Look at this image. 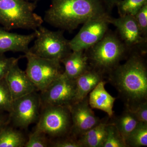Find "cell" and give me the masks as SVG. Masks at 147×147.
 Segmentation results:
<instances>
[{"instance_id": "obj_1", "label": "cell", "mask_w": 147, "mask_h": 147, "mask_svg": "<svg viewBox=\"0 0 147 147\" xmlns=\"http://www.w3.org/2000/svg\"><path fill=\"white\" fill-rule=\"evenodd\" d=\"M110 80L131 110L147 101V69L139 54L131 55L125 63L110 73Z\"/></svg>"}, {"instance_id": "obj_2", "label": "cell", "mask_w": 147, "mask_h": 147, "mask_svg": "<svg viewBox=\"0 0 147 147\" xmlns=\"http://www.w3.org/2000/svg\"><path fill=\"white\" fill-rule=\"evenodd\" d=\"M101 0H51L43 20L63 31H73L90 18L108 13Z\"/></svg>"}, {"instance_id": "obj_3", "label": "cell", "mask_w": 147, "mask_h": 147, "mask_svg": "<svg viewBox=\"0 0 147 147\" xmlns=\"http://www.w3.org/2000/svg\"><path fill=\"white\" fill-rule=\"evenodd\" d=\"M35 3L27 0H0V25L7 30H35L43 19L35 12Z\"/></svg>"}, {"instance_id": "obj_4", "label": "cell", "mask_w": 147, "mask_h": 147, "mask_svg": "<svg viewBox=\"0 0 147 147\" xmlns=\"http://www.w3.org/2000/svg\"><path fill=\"white\" fill-rule=\"evenodd\" d=\"M127 48L116 35L107 33L86 54L92 68L102 74L110 73L119 65Z\"/></svg>"}, {"instance_id": "obj_5", "label": "cell", "mask_w": 147, "mask_h": 147, "mask_svg": "<svg viewBox=\"0 0 147 147\" xmlns=\"http://www.w3.org/2000/svg\"><path fill=\"white\" fill-rule=\"evenodd\" d=\"M34 31V44L29 50L32 54L61 62L71 52L69 40L64 36L63 31H53L41 26Z\"/></svg>"}, {"instance_id": "obj_6", "label": "cell", "mask_w": 147, "mask_h": 147, "mask_svg": "<svg viewBox=\"0 0 147 147\" xmlns=\"http://www.w3.org/2000/svg\"><path fill=\"white\" fill-rule=\"evenodd\" d=\"M71 127L69 106L47 105L42 107L35 129L50 137L60 138L71 133Z\"/></svg>"}, {"instance_id": "obj_7", "label": "cell", "mask_w": 147, "mask_h": 147, "mask_svg": "<svg viewBox=\"0 0 147 147\" xmlns=\"http://www.w3.org/2000/svg\"><path fill=\"white\" fill-rule=\"evenodd\" d=\"M24 57L27 60L25 71L40 92L45 90L63 72L60 61L41 57L29 52Z\"/></svg>"}, {"instance_id": "obj_8", "label": "cell", "mask_w": 147, "mask_h": 147, "mask_svg": "<svg viewBox=\"0 0 147 147\" xmlns=\"http://www.w3.org/2000/svg\"><path fill=\"white\" fill-rule=\"evenodd\" d=\"M110 15L105 13L90 18L84 23L79 32L69 40L71 51H85L95 45L107 34Z\"/></svg>"}, {"instance_id": "obj_9", "label": "cell", "mask_w": 147, "mask_h": 147, "mask_svg": "<svg viewBox=\"0 0 147 147\" xmlns=\"http://www.w3.org/2000/svg\"><path fill=\"white\" fill-rule=\"evenodd\" d=\"M40 95L33 92L13 100L9 120L14 126L27 128L38 120L41 108Z\"/></svg>"}, {"instance_id": "obj_10", "label": "cell", "mask_w": 147, "mask_h": 147, "mask_svg": "<svg viewBox=\"0 0 147 147\" xmlns=\"http://www.w3.org/2000/svg\"><path fill=\"white\" fill-rule=\"evenodd\" d=\"M39 95L41 107L47 105L69 106L75 101V80L69 79L63 72Z\"/></svg>"}, {"instance_id": "obj_11", "label": "cell", "mask_w": 147, "mask_h": 147, "mask_svg": "<svg viewBox=\"0 0 147 147\" xmlns=\"http://www.w3.org/2000/svg\"><path fill=\"white\" fill-rule=\"evenodd\" d=\"M69 108L71 120V133L77 139L102 121L92 110L88 96L81 101L71 104Z\"/></svg>"}, {"instance_id": "obj_12", "label": "cell", "mask_w": 147, "mask_h": 147, "mask_svg": "<svg viewBox=\"0 0 147 147\" xmlns=\"http://www.w3.org/2000/svg\"><path fill=\"white\" fill-rule=\"evenodd\" d=\"M108 21L117 28L121 40L127 49L146 43L147 38L142 35L134 16L125 15L117 18L110 16Z\"/></svg>"}, {"instance_id": "obj_13", "label": "cell", "mask_w": 147, "mask_h": 147, "mask_svg": "<svg viewBox=\"0 0 147 147\" xmlns=\"http://www.w3.org/2000/svg\"><path fill=\"white\" fill-rule=\"evenodd\" d=\"M5 79L13 100L37 90L26 71L19 67L18 63L12 66Z\"/></svg>"}, {"instance_id": "obj_14", "label": "cell", "mask_w": 147, "mask_h": 147, "mask_svg": "<svg viewBox=\"0 0 147 147\" xmlns=\"http://www.w3.org/2000/svg\"><path fill=\"white\" fill-rule=\"evenodd\" d=\"M36 37L35 32L30 34L24 35L10 32L0 27V55L6 52H29V45Z\"/></svg>"}, {"instance_id": "obj_15", "label": "cell", "mask_w": 147, "mask_h": 147, "mask_svg": "<svg viewBox=\"0 0 147 147\" xmlns=\"http://www.w3.org/2000/svg\"><path fill=\"white\" fill-rule=\"evenodd\" d=\"M105 84L106 82L102 80L90 93L89 104L92 109L102 110L111 118L114 115L113 107L116 98L105 90Z\"/></svg>"}, {"instance_id": "obj_16", "label": "cell", "mask_w": 147, "mask_h": 147, "mask_svg": "<svg viewBox=\"0 0 147 147\" xmlns=\"http://www.w3.org/2000/svg\"><path fill=\"white\" fill-rule=\"evenodd\" d=\"M102 80V74L94 68L89 67L75 80L76 95L74 102L81 101L87 97Z\"/></svg>"}, {"instance_id": "obj_17", "label": "cell", "mask_w": 147, "mask_h": 147, "mask_svg": "<svg viewBox=\"0 0 147 147\" xmlns=\"http://www.w3.org/2000/svg\"><path fill=\"white\" fill-rule=\"evenodd\" d=\"M61 62L64 65V74L72 80H75L89 67L88 59L84 51H71Z\"/></svg>"}, {"instance_id": "obj_18", "label": "cell", "mask_w": 147, "mask_h": 147, "mask_svg": "<svg viewBox=\"0 0 147 147\" xmlns=\"http://www.w3.org/2000/svg\"><path fill=\"white\" fill-rule=\"evenodd\" d=\"M107 121H102L79 136L83 147H102L107 135Z\"/></svg>"}, {"instance_id": "obj_19", "label": "cell", "mask_w": 147, "mask_h": 147, "mask_svg": "<svg viewBox=\"0 0 147 147\" xmlns=\"http://www.w3.org/2000/svg\"><path fill=\"white\" fill-rule=\"evenodd\" d=\"M139 122L132 110L127 108L121 115L116 118L113 122L125 142L127 138Z\"/></svg>"}, {"instance_id": "obj_20", "label": "cell", "mask_w": 147, "mask_h": 147, "mask_svg": "<svg viewBox=\"0 0 147 147\" xmlns=\"http://www.w3.org/2000/svg\"><path fill=\"white\" fill-rule=\"evenodd\" d=\"M26 141L22 132L7 125L0 131V147H24Z\"/></svg>"}, {"instance_id": "obj_21", "label": "cell", "mask_w": 147, "mask_h": 147, "mask_svg": "<svg viewBox=\"0 0 147 147\" xmlns=\"http://www.w3.org/2000/svg\"><path fill=\"white\" fill-rule=\"evenodd\" d=\"M127 147L147 146V123L140 122L131 131L125 141Z\"/></svg>"}, {"instance_id": "obj_22", "label": "cell", "mask_w": 147, "mask_h": 147, "mask_svg": "<svg viewBox=\"0 0 147 147\" xmlns=\"http://www.w3.org/2000/svg\"><path fill=\"white\" fill-rule=\"evenodd\" d=\"M147 3V0H121L117 4L119 16H134L142 7Z\"/></svg>"}, {"instance_id": "obj_23", "label": "cell", "mask_w": 147, "mask_h": 147, "mask_svg": "<svg viewBox=\"0 0 147 147\" xmlns=\"http://www.w3.org/2000/svg\"><path fill=\"white\" fill-rule=\"evenodd\" d=\"M125 141L113 123H108L107 135L102 147H127Z\"/></svg>"}, {"instance_id": "obj_24", "label": "cell", "mask_w": 147, "mask_h": 147, "mask_svg": "<svg viewBox=\"0 0 147 147\" xmlns=\"http://www.w3.org/2000/svg\"><path fill=\"white\" fill-rule=\"evenodd\" d=\"M13 100L5 77L0 80V113L5 111L9 113Z\"/></svg>"}, {"instance_id": "obj_25", "label": "cell", "mask_w": 147, "mask_h": 147, "mask_svg": "<svg viewBox=\"0 0 147 147\" xmlns=\"http://www.w3.org/2000/svg\"><path fill=\"white\" fill-rule=\"evenodd\" d=\"M50 142L45 133L35 129L29 135L28 139L25 144V147H47Z\"/></svg>"}, {"instance_id": "obj_26", "label": "cell", "mask_w": 147, "mask_h": 147, "mask_svg": "<svg viewBox=\"0 0 147 147\" xmlns=\"http://www.w3.org/2000/svg\"><path fill=\"white\" fill-rule=\"evenodd\" d=\"M134 16L142 35L147 38V3L143 6Z\"/></svg>"}, {"instance_id": "obj_27", "label": "cell", "mask_w": 147, "mask_h": 147, "mask_svg": "<svg viewBox=\"0 0 147 147\" xmlns=\"http://www.w3.org/2000/svg\"><path fill=\"white\" fill-rule=\"evenodd\" d=\"M21 58L7 57L4 54L0 55V80L5 77L12 66L18 63Z\"/></svg>"}, {"instance_id": "obj_28", "label": "cell", "mask_w": 147, "mask_h": 147, "mask_svg": "<svg viewBox=\"0 0 147 147\" xmlns=\"http://www.w3.org/2000/svg\"><path fill=\"white\" fill-rule=\"evenodd\" d=\"M53 147H83L82 144L76 137H63L50 143Z\"/></svg>"}, {"instance_id": "obj_29", "label": "cell", "mask_w": 147, "mask_h": 147, "mask_svg": "<svg viewBox=\"0 0 147 147\" xmlns=\"http://www.w3.org/2000/svg\"><path fill=\"white\" fill-rule=\"evenodd\" d=\"M132 110L139 122L147 123V101L141 103Z\"/></svg>"}, {"instance_id": "obj_30", "label": "cell", "mask_w": 147, "mask_h": 147, "mask_svg": "<svg viewBox=\"0 0 147 147\" xmlns=\"http://www.w3.org/2000/svg\"><path fill=\"white\" fill-rule=\"evenodd\" d=\"M107 9L110 10L114 7L116 6L117 4L121 0H101Z\"/></svg>"}, {"instance_id": "obj_31", "label": "cell", "mask_w": 147, "mask_h": 147, "mask_svg": "<svg viewBox=\"0 0 147 147\" xmlns=\"http://www.w3.org/2000/svg\"><path fill=\"white\" fill-rule=\"evenodd\" d=\"M9 121V117L7 118L6 116L0 113V131L4 127L8 125Z\"/></svg>"}, {"instance_id": "obj_32", "label": "cell", "mask_w": 147, "mask_h": 147, "mask_svg": "<svg viewBox=\"0 0 147 147\" xmlns=\"http://www.w3.org/2000/svg\"><path fill=\"white\" fill-rule=\"evenodd\" d=\"M27 1H36V0H27Z\"/></svg>"}]
</instances>
